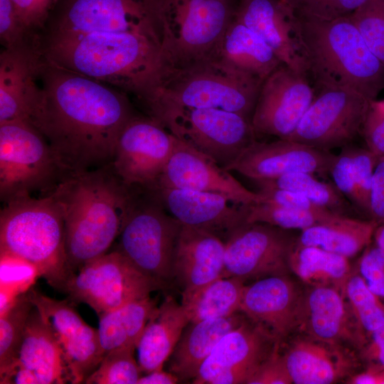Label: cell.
Returning <instances> with one entry per match:
<instances>
[{
	"instance_id": "6da1fadb",
	"label": "cell",
	"mask_w": 384,
	"mask_h": 384,
	"mask_svg": "<svg viewBox=\"0 0 384 384\" xmlns=\"http://www.w3.org/2000/svg\"><path fill=\"white\" fill-rule=\"evenodd\" d=\"M41 75L43 95L29 122L48 142L65 176L110 164L119 134L135 116L127 98L46 60Z\"/></svg>"
},
{
	"instance_id": "7a4b0ae2",
	"label": "cell",
	"mask_w": 384,
	"mask_h": 384,
	"mask_svg": "<svg viewBox=\"0 0 384 384\" xmlns=\"http://www.w3.org/2000/svg\"><path fill=\"white\" fill-rule=\"evenodd\" d=\"M111 163L65 176L50 191L61 205L71 274L107 252L137 197Z\"/></svg>"
},
{
	"instance_id": "3957f363",
	"label": "cell",
	"mask_w": 384,
	"mask_h": 384,
	"mask_svg": "<svg viewBox=\"0 0 384 384\" xmlns=\"http://www.w3.org/2000/svg\"><path fill=\"white\" fill-rule=\"evenodd\" d=\"M46 60L58 67L124 87L144 99L159 82L160 44L134 33L52 36Z\"/></svg>"
},
{
	"instance_id": "277c9868",
	"label": "cell",
	"mask_w": 384,
	"mask_h": 384,
	"mask_svg": "<svg viewBox=\"0 0 384 384\" xmlns=\"http://www.w3.org/2000/svg\"><path fill=\"white\" fill-rule=\"evenodd\" d=\"M296 14L297 32L314 87H342L368 100L384 90V64L349 16L322 20Z\"/></svg>"
},
{
	"instance_id": "5b68a950",
	"label": "cell",
	"mask_w": 384,
	"mask_h": 384,
	"mask_svg": "<svg viewBox=\"0 0 384 384\" xmlns=\"http://www.w3.org/2000/svg\"><path fill=\"white\" fill-rule=\"evenodd\" d=\"M4 203L0 212V255L28 262L50 286L64 291L71 274L58 201L50 192L41 198L18 196Z\"/></svg>"
},
{
	"instance_id": "8992f818",
	"label": "cell",
	"mask_w": 384,
	"mask_h": 384,
	"mask_svg": "<svg viewBox=\"0 0 384 384\" xmlns=\"http://www.w3.org/2000/svg\"><path fill=\"white\" fill-rule=\"evenodd\" d=\"M263 81L231 73L209 62L164 71L159 84L143 101L151 117L166 110L213 108L251 119Z\"/></svg>"
},
{
	"instance_id": "52a82bcc",
	"label": "cell",
	"mask_w": 384,
	"mask_h": 384,
	"mask_svg": "<svg viewBox=\"0 0 384 384\" xmlns=\"http://www.w3.org/2000/svg\"><path fill=\"white\" fill-rule=\"evenodd\" d=\"M65 176L48 142L28 121L0 124V197L4 202L41 191Z\"/></svg>"
},
{
	"instance_id": "ba28073f",
	"label": "cell",
	"mask_w": 384,
	"mask_h": 384,
	"mask_svg": "<svg viewBox=\"0 0 384 384\" xmlns=\"http://www.w3.org/2000/svg\"><path fill=\"white\" fill-rule=\"evenodd\" d=\"M158 16L162 72L210 62L232 22L223 0H188L174 17Z\"/></svg>"
},
{
	"instance_id": "9c48e42d",
	"label": "cell",
	"mask_w": 384,
	"mask_h": 384,
	"mask_svg": "<svg viewBox=\"0 0 384 384\" xmlns=\"http://www.w3.org/2000/svg\"><path fill=\"white\" fill-rule=\"evenodd\" d=\"M154 193L153 201L136 198L120 230L116 250L142 273L166 287L174 279V254L182 223Z\"/></svg>"
},
{
	"instance_id": "30bf717a",
	"label": "cell",
	"mask_w": 384,
	"mask_h": 384,
	"mask_svg": "<svg viewBox=\"0 0 384 384\" xmlns=\"http://www.w3.org/2000/svg\"><path fill=\"white\" fill-rule=\"evenodd\" d=\"M151 117L224 169L256 140L250 119L220 109L166 110Z\"/></svg>"
},
{
	"instance_id": "8fae6325",
	"label": "cell",
	"mask_w": 384,
	"mask_h": 384,
	"mask_svg": "<svg viewBox=\"0 0 384 384\" xmlns=\"http://www.w3.org/2000/svg\"><path fill=\"white\" fill-rule=\"evenodd\" d=\"M164 287L114 250L90 260L70 275L63 292L76 302L87 304L100 316Z\"/></svg>"
},
{
	"instance_id": "7c38bea8",
	"label": "cell",
	"mask_w": 384,
	"mask_h": 384,
	"mask_svg": "<svg viewBox=\"0 0 384 384\" xmlns=\"http://www.w3.org/2000/svg\"><path fill=\"white\" fill-rule=\"evenodd\" d=\"M314 89L310 106L295 131L285 139L328 151L352 144L361 136L370 100L342 87Z\"/></svg>"
},
{
	"instance_id": "4fadbf2b",
	"label": "cell",
	"mask_w": 384,
	"mask_h": 384,
	"mask_svg": "<svg viewBox=\"0 0 384 384\" xmlns=\"http://www.w3.org/2000/svg\"><path fill=\"white\" fill-rule=\"evenodd\" d=\"M299 235L263 223H245L225 241L224 277L243 280L289 275Z\"/></svg>"
},
{
	"instance_id": "5bb4252c",
	"label": "cell",
	"mask_w": 384,
	"mask_h": 384,
	"mask_svg": "<svg viewBox=\"0 0 384 384\" xmlns=\"http://www.w3.org/2000/svg\"><path fill=\"white\" fill-rule=\"evenodd\" d=\"M134 33L161 46L157 2L154 0H68L53 36Z\"/></svg>"
},
{
	"instance_id": "9a60e30c",
	"label": "cell",
	"mask_w": 384,
	"mask_h": 384,
	"mask_svg": "<svg viewBox=\"0 0 384 384\" xmlns=\"http://www.w3.org/2000/svg\"><path fill=\"white\" fill-rule=\"evenodd\" d=\"M176 142V137L154 118L134 116L119 134L112 166L127 186L153 191Z\"/></svg>"
},
{
	"instance_id": "2e32d148",
	"label": "cell",
	"mask_w": 384,
	"mask_h": 384,
	"mask_svg": "<svg viewBox=\"0 0 384 384\" xmlns=\"http://www.w3.org/2000/svg\"><path fill=\"white\" fill-rule=\"evenodd\" d=\"M315 89L308 75L282 64L262 82L252 115L255 134L288 138L310 106Z\"/></svg>"
},
{
	"instance_id": "e0dca14e",
	"label": "cell",
	"mask_w": 384,
	"mask_h": 384,
	"mask_svg": "<svg viewBox=\"0 0 384 384\" xmlns=\"http://www.w3.org/2000/svg\"><path fill=\"white\" fill-rule=\"evenodd\" d=\"M28 292L62 350L70 382L85 383L104 357L98 330L86 324L68 302L50 298L33 288Z\"/></svg>"
},
{
	"instance_id": "ac0fdd59",
	"label": "cell",
	"mask_w": 384,
	"mask_h": 384,
	"mask_svg": "<svg viewBox=\"0 0 384 384\" xmlns=\"http://www.w3.org/2000/svg\"><path fill=\"white\" fill-rule=\"evenodd\" d=\"M278 345L267 331L247 319L220 339L201 365L193 383H246Z\"/></svg>"
},
{
	"instance_id": "d6986e66",
	"label": "cell",
	"mask_w": 384,
	"mask_h": 384,
	"mask_svg": "<svg viewBox=\"0 0 384 384\" xmlns=\"http://www.w3.org/2000/svg\"><path fill=\"white\" fill-rule=\"evenodd\" d=\"M336 154L289 139L255 140L225 169L254 181L304 172L326 176Z\"/></svg>"
},
{
	"instance_id": "ffe728a7",
	"label": "cell",
	"mask_w": 384,
	"mask_h": 384,
	"mask_svg": "<svg viewBox=\"0 0 384 384\" xmlns=\"http://www.w3.org/2000/svg\"><path fill=\"white\" fill-rule=\"evenodd\" d=\"M304 291L289 275L259 279L245 286L240 311L281 345L298 330Z\"/></svg>"
},
{
	"instance_id": "44dd1931",
	"label": "cell",
	"mask_w": 384,
	"mask_h": 384,
	"mask_svg": "<svg viewBox=\"0 0 384 384\" xmlns=\"http://www.w3.org/2000/svg\"><path fill=\"white\" fill-rule=\"evenodd\" d=\"M158 188L216 193L245 205L263 201L259 192L246 188L229 171L177 137L155 189Z\"/></svg>"
},
{
	"instance_id": "7402d4cb",
	"label": "cell",
	"mask_w": 384,
	"mask_h": 384,
	"mask_svg": "<svg viewBox=\"0 0 384 384\" xmlns=\"http://www.w3.org/2000/svg\"><path fill=\"white\" fill-rule=\"evenodd\" d=\"M153 191L166 210L183 225L208 231L224 242L246 223L247 205L227 196L175 188Z\"/></svg>"
},
{
	"instance_id": "603a6c76",
	"label": "cell",
	"mask_w": 384,
	"mask_h": 384,
	"mask_svg": "<svg viewBox=\"0 0 384 384\" xmlns=\"http://www.w3.org/2000/svg\"><path fill=\"white\" fill-rule=\"evenodd\" d=\"M31 45L5 48L0 55V124L30 121L43 95L37 78L45 61Z\"/></svg>"
},
{
	"instance_id": "cb8c5ba5",
	"label": "cell",
	"mask_w": 384,
	"mask_h": 384,
	"mask_svg": "<svg viewBox=\"0 0 384 384\" xmlns=\"http://www.w3.org/2000/svg\"><path fill=\"white\" fill-rule=\"evenodd\" d=\"M297 331L358 350L365 343L344 294L331 287H309L304 291Z\"/></svg>"
},
{
	"instance_id": "d4e9b609",
	"label": "cell",
	"mask_w": 384,
	"mask_h": 384,
	"mask_svg": "<svg viewBox=\"0 0 384 384\" xmlns=\"http://www.w3.org/2000/svg\"><path fill=\"white\" fill-rule=\"evenodd\" d=\"M289 341L280 352L292 383L331 384L353 374L356 357L347 346L302 334Z\"/></svg>"
},
{
	"instance_id": "484cf974",
	"label": "cell",
	"mask_w": 384,
	"mask_h": 384,
	"mask_svg": "<svg viewBox=\"0 0 384 384\" xmlns=\"http://www.w3.org/2000/svg\"><path fill=\"white\" fill-rule=\"evenodd\" d=\"M236 21L258 35L282 64L308 75L297 32L296 14L289 5L283 6L272 0H247Z\"/></svg>"
},
{
	"instance_id": "4316f807",
	"label": "cell",
	"mask_w": 384,
	"mask_h": 384,
	"mask_svg": "<svg viewBox=\"0 0 384 384\" xmlns=\"http://www.w3.org/2000/svg\"><path fill=\"white\" fill-rule=\"evenodd\" d=\"M225 242L217 235L182 224L174 254L173 277L182 292L224 277Z\"/></svg>"
},
{
	"instance_id": "83f0119b",
	"label": "cell",
	"mask_w": 384,
	"mask_h": 384,
	"mask_svg": "<svg viewBox=\"0 0 384 384\" xmlns=\"http://www.w3.org/2000/svg\"><path fill=\"white\" fill-rule=\"evenodd\" d=\"M210 62L231 73L262 80L282 65L258 35L236 20L229 25Z\"/></svg>"
},
{
	"instance_id": "f1b7e54d",
	"label": "cell",
	"mask_w": 384,
	"mask_h": 384,
	"mask_svg": "<svg viewBox=\"0 0 384 384\" xmlns=\"http://www.w3.org/2000/svg\"><path fill=\"white\" fill-rule=\"evenodd\" d=\"M247 319L238 311L227 316L189 322L168 360L169 371L180 380H193L220 339Z\"/></svg>"
},
{
	"instance_id": "f546056e",
	"label": "cell",
	"mask_w": 384,
	"mask_h": 384,
	"mask_svg": "<svg viewBox=\"0 0 384 384\" xmlns=\"http://www.w3.org/2000/svg\"><path fill=\"white\" fill-rule=\"evenodd\" d=\"M14 365L33 372L40 384L70 381L62 350L35 306L28 316Z\"/></svg>"
},
{
	"instance_id": "4dcf8cb0",
	"label": "cell",
	"mask_w": 384,
	"mask_h": 384,
	"mask_svg": "<svg viewBox=\"0 0 384 384\" xmlns=\"http://www.w3.org/2000/svg\"><path fill=\"white\" fill-rule=\"evenodd\" d=\"M189 323L181 304L169 296L154 309L138 341V363L142 373L163 369Z\"/></svg>"
},
{
	"instance_id": "1f68e13d",
	"label": "cell",
	"mask_w": 384,
	"mask_h": 384,
	"mask_svg": "<svg viewBox=\"0 0 384 384\" xmlns=\"http://www.w3.org/2000/svg\"><path fill=\"white\" fill-rule=\"evenodd\" d=\"M378 225L371 219L341 215L302 230L297 243L319 247L350 259L370 245Z\"/></svg>"
},
{
	"instance_id": "d6a6232c",
	"label": "cell",
	"mask_w": 384,
	"mask_h": 384,
	"mask_svg": "<svg viewBox=\"0 0 384 384\" xmlns=\"http://www.w3.org/2000/svg\"><path fill=\"white\" fill-rule=\"evenodd\" d=\"M151 297L100 315L98 334L104 356L116 349L137 348L144 329L157 307Z\"/></svg>"
},
{
	"instance_id": "836d02e7",
	"label": "cell",
	"mask_w": 384,
	"mask_h": 384,
	"mask_svg": "<svg viewBox=\"0 0 384 384\" xmlns=\"http://www.w3.org/2000/svg\"><path fill=\"white\" fill-rule=\"evenodd\" d=\"M245 280L220 277L196 289L182 292L181 304L189 322L219 318L240 311Z\"/></svg>"
},
{
	"instance_id": "e575fe53",
	"label": "cell",
	"mask_w": 384,
	"mask_h": 384,
	"mask_svg": "<svg viewBox=\"0 0 384 384\" xmlns=\"http://www.w3.org/2000/svg\"><path fill=\"white\" fill-rule=\"evenodd\" d=\"M292 273L309 287H331L343 294L353 270L349 258L316 246L297 243L289 260Z\"/></svg>"
},
{
	"instance_id": "d590c367",
	"label": "cell",
	"mask_w": 384,
	"mask_h": 384,
	"mask_svg": "<svg viewBox=\"0 0 384 384\" xmlns=\"http://www.w3.org/2000/svg\"><path fill=\"white\" fill-rule=\"evenodd\" d=\"M255 182L258 187H274L299 193L314 203L340 215L353 217L356 210L334 183L320 181L312 174L292 173Z\"/></svg>"
},
{
	"instance_id": "8d00e7d4",
	"label": "cell",
	"mask_w": 384,
	"mask_h": 384,
	"mask_svg": "<svg viewBox=\"0 0 384 384\" xmlns=\"http://www.w3.org/2000/svg\"><path fill=\"white\" fill-rule=\"evenodd\" d=\"M34 307L28 291L20 294L0 316V377L13 366L28 316Z\"/></svg>"
},
{
	"instance_id": "74e56055",
	"label": "cell",
	"mask_w": 384,
	"mask_h": 384,
	"mask_svg": "<svg viewBox=\"0 0 384 384\" xmlns=\"http://www.w3.org/2000/svg\"><path fill=\"white\" fill-rule=\"evenodd\" d=\"M343 294L366 343L384 324V302L369 289L356 270L348 277Z\"/></svg>"
},
{
	"instance_id": "f35d334b",
	"label": "cell",
	"mask_w": 384,
	"mask_h": 384,
	"mask_svg": "<svg viewBox=\"0 0 384 384\" xmlns=\"http://www.w3.org/2000/svg\"><path fill=\"white\" fill-rule=\"evenodd\" d=\"M333 218H326L310 212L272 203L260 202L247 205L246 223H263L286 230L302 231Z\"/></svg>"
},
{
	"instance_id": "ab89813d",
	"label": "cell",
	"mask_w": 384,
	"mask_h": 384,
	"mask_svg": "<svg viewBox=\"0 0 384 384\" xmlns=\"http://www.w3.org/2000/svg\"><path fill=\"white\" fill-rule=\"evenodd\" d=\"M134 350L120 348L106 353L85 383L137 384L142 371L134 358Z\"/></svg>"
},
{
	"instance_id": "60d3db41",
	"label": "cell",
	"mask_w": 384,
	"mask_h": 384,
	"mask_svg": "<svg viewBox=\"0 0 384 384\" xmlns=\"http://www.w3.org/2000/svg\"><path fill=\"white\" fill-rule=\"evenodd\" d=\"M350 18L370 49L384 64V0H367Z\"/></svg>"
},
{
	"instance_id": "b9f144b4",
	"label": "cell",
	"mask_w": 384,
	"mask_h": 384,
	"mask_svg": "<svg viewBox=\"0 0 384 384\" xmlns=\"http://www.w3.org/2000/svg\"><path fill=\"white\" fill-rule=\"evenodd\" d=\"M367 0H287L299 15L331 20L351 15Z\"/></svg>"
},
{
	"instance_id": "7bdbcfd3",
	"label": "cell",
	"mask_w": 384,
	"mask_h": 384,
	"mask_svg": "<svg viewBox=\"0 0 384 384\" xmlns=\"http://www.w3.org/2000/svg\"><path fill=\"white\" fill-rule=\"evenodd\" d=\"M353 174L363 205V213L370 219V193L374 170L378 157L367 148L348 145Z\"/></svg>"
},
{
	"instance_id": "ee69618b",
	"label": "cell",
	"mask_w": 384,
	"mask_h": 384,
	"mask_svg": "<svg viewBox=\"0 0 384 384\" xmlns=\"http://www.w3.org/2000/svg\"><path fill=\"white\" fill-rule=\"evenodd\" d=\"M334 183L346 199L363 213V205L356 184L348 145L341 149V152L335 155L329 169Z\"/></svg>"
},
{
	"instance_id": "f6af8a7d",
	"label": "cell",
	"mask_w": 384,
	"mask_h": 384,
	"mask_svg": "<svg viewBox=\"0 0 384 384\" xmlns=\"http://www.w3.org/2000/svg\"><path fill=\"white\" fill-rule=\"evenodd\" d=\"M356 270L369 289L384 301V250L376 244L368 245L358 259Z\"/></svg>"
},
{
	"instance_id": "bcb514c9",
	"label": "cell",
	"mask_w": 384,
	"mask_h": 384,
	"mask_svg": "<svg viewBox=\"0 0 384 384\" xmlns=\"http://www.w3.org/2000/svg\"><path fill=\"white\" fill-rule=\"evenodd\" d=\"M366 148L378 158L384 156V100H371L361 127Z\"/></svg>"
},
{
	"instance_id": "7dc6e473",
	"label": "cell",
	"mask_w": 384,
	"mask_h": 384,
	"mask_svg": "<svg viewBox=\"0 0 384 384\" xmlns=\"http://www.w3.org/2000/svg\"><path fill=\"white\" fill-rule=\"evenodd\" d=\"M259 188L260 190L257 192L262 196V202L310 212L326 218H333L340 215L314 203L299 193L274 187Z\"/></svg>"
},
{
	"instance_id": "c3c4849f",
	"label": "cell",
	"mask_w": 384,
	"mask_h": 384,
	"mask_svg": "<svg viewBox=\"0 0 384 384\" xmlns=\"http://www.w3.org/2000/svg\"><path fill=\"white\" fill-rule=\"evenodd\" d=\"M28 31L21 21L12 0H0V38L5 48L28 43Z\"/></svg>"
},
{
	"instance_id": "681fc988",
	"label": "cell",
	"mask_w": 384,
	"mask_h": 384,
	"mask_svg": "<svg viewBox=\"0 0 384 384\" xmlns=\"http://www.w3.org/2000/svg\"><path fill=\"white\" fill-rule=\"evenodd\" d=\"M247 384H292V381L285 366L280 345L265 359L251 375Z\"/></svg>"
},
{
	"instance_id": "f907efd6",
	"label": "cell",
	"mask_w": 384,
	"mask_h": 384,
	"mask_svg": "<svg viewBox=\"0 0 384 384\" xmlns=\"http://www.w3.org/2000/svg\"><path fill=\"white\" fill-rule=\"evenodd\" d=\"M55 1L12 0L21 21L28 30L43 22Z\"/></svg>"
},
{
	"instance_id": "816d5d0a",
	"label": "cell",
	"mask_w": 384,
	"mask_h": 384,
	"mask_svg": "<svg viewBox=\"0 0 384 384\" xmlns=\"http://www.w3.org/2000/svg\"><path fill=\"white\" fill-rule=\"evenodd\" d=\"M370 219L384 223V156L378 158L373 176Z\"/></svg>"
},
{
	"instance_id": "f5cc1de1",
	"label": "cell",
	"mask_w": 384,
	"mask_h": 384,
	"mask_svg": "<svg viewBox=\"0 0 384 384\" xmlns=\"http://www.w3.org/2000/svg\"><path fill=\"white\" fill-rule=\"evenodd\" d=\"M359 351L369 365L384 370V324L369 336Z\"/></svg>"
},
{
	"instance_id": "db71d44e",
	"label": "cell",
	"mask_w": 384,
	"mask_h": 384,
	"mask_svg": "<svg viewBox=\"0 0 384 384\" xmlns=\"http://www.w3.org/2000/svg\"><path fill=\"white\" fill-rule=\"evenodd\" d=\"M383 371L381 368L369 365L362 372L353 373L347 379L349 384H384Z\"/></svg>"
},
{
	"instance_id": "11a10c76",
	"label": "cell",
	"mask_w": 384,
	"mask_h": 384,
	"mask_svg": "<svg viewBox=\"0 0 384 384\" xmlns=\"http://www.w3.org/2000/svg\"><path fill=\"white\" fill-rule=\"evenodd\" d=\"M179 380V378L173 373L161 369L142 375L137 384H175Z\"/></svg>"
},
{
	"instance_id": "9f6ffc18",
	"label": "cell",
	"mask_w": 384,
	"mask_h": 384,
	"mask_svg": "<svg viewBox=\"0 0 384 384\" xmlns=\"http://www.w3.org/2000/svg\"><path fill=\"white\" fill-rule=\"evenodd\" d=\"M373 238L375 244L384 250V223L378 225L374 233Z\"/></svg>"
},
{
	"instance_id": "6f0895ef",
	"label": "cell",
	"mask_w": 384,
	"mask_h": 384,
	"mask_svg": "<svg viewBox=\"0 0 384 384\" xmlns=\"http://www.w3.org/2000/svg\"><path fill=\"white\" fill-rule=\"evenodd\" d=\"M383 376H384V371H383Z\"/></svg>"
}]
</instances>
